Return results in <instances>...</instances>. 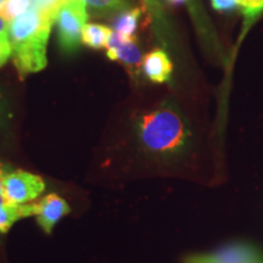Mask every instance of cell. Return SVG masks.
<instances>
[{
	"instance_id": "9c48e42d",
	"label": "cell",
	"mask_w": 263,
	"mask_h": 263,
	"mask_svg": "<svg viewBox=\"0 0 263 263\" xmlns=\"http://www.w3.org/2000/svg\"><path fill=\"white\" fill-rule=\"evenodd\" d=\"M37 203L16 205L6 201L0 205V234H6L16 222L22 218L35 216Z\"/></svg>"
},
{
	"instance_id": "4fadbf2b",
	"label": "cell",
	"mask_w": 263,
	"mask_h": 263,
	"mask_svg": "<svg viewBox=\"0 0 263 263\" xmlns=\"http://www.w3.org/2000/svg\"><path fill=\"white\" fill-rule=\"evenodd\" d=\"M85 5L104 12H122L130 9L128 0H81Z\"/></svg>"
},
{
	"instance_id": "7c38bea8",
	"label": "cell",
	"mask_w": 263,
	"mask_h": 263,
	"mask_svg": "<svg viewBox=\"0 0 263 263\" xmlns=\"http://www.w3.org/2000/svg\"><path fill=\"white\" fill-rule=\"evenodd\" d=\"M32 8L31 0H6L0 9V16L8 22L26 14Z\"/></svg>"
},
{
	"instance_id": "7402d4cb",
	"label": "cell",
	"mask_w": 263,
	"mask_h": 263,
	"mask_svg": "<svg viewBox=\"0 0 263 263\" xmlns=\"http://www.w3.org/2000/svg\"><path fill=\"white\" fill-rule=\"evenodd\" d=\"M5 2H6V0H0V9H2V6L4 5Z\"/></svg>"
},
{
	"instance_id": "2e32d148",
	"label": "cell",
	"mask_w": 263,
	"mask_h": 263,
	"mask_svg": "<svg viewBox=\"0 0 263 263\" xmlns=\"http://www.w3.org/2000/svg\"><path fill=\"white\" fill-rule=\"evenodd\" d=\"M12 57V48L8 31L0 33V67Z\"/></svg>"
},
{
	"instance_id": "9a60e30c",
	"label": "cell",
	"mask_w": 263,
	"mask_h": 263,
	"mask_svg": "<svg viewBox=\"0 0 263 263\" xmlns=\"http://www.w3.org/2000/svg\"><path fill=\"white\" fill-rule=\"evenodd\" d=\"M239 3L246 18H255L263 11V0H239Z\"/></svg>"
},
{
	"instance_id": "3957f363",
	"label": "cell",
	"mask_w": 263,
	"mask_h": 263,
	"mask_svg": "<svg viewBox=\"0 0 263 263\" xmlns=\"http://www.w3.org/2000/svg\"><path fill=\"white\" fill-rule=\"evenodd\" d=\"M87 20V5L81 0H68L59 11L55 20L58 41L65 52H73L80 48Z\"/></svg>"
},
{
	"instance_id": "277c9868",
	"label": "cell",
	"mask_w": 263,
	"mask_h": 263,
	"mask_svg": "<svg viewBox=\"0 0 263 263\" xmlns=\"http://www.w3.org/2000/svg\"><path fill=\"white\" fill-rule=\"evenodd\" d=\"M3 186L6 200L16 205L34 201L45 190V183L41 177L20 170L5 174Z\"/></svg>"
},
{
	"instance_id": "d6986e66",
	"label": "cell",
	"mask_w": 263,
	"mask_h": 263,
	"mask_svg": "<svg viewBox=\"0 0 263 263\" xmlns=\"http://www.w3.org/2000/svg\"><path fill=\"white\" fill-rule=\"evenodd\" d=\"M4 176H5V173L3 172L2 164H0V205L8 201L5 197V194H4V186H3V183H4Z\"/></svg>"
},
{
	"instance_id": "6da1fadb",
	"label": "cell",
	"mask_w": 263,
	"mask_h": 263,
	"mask_svg": "<svg viewBox=\"0 0 263 263\" xmlns=\"http://www.w3.org/2000/svg\"><path fill=\"white\" fill-rule=\"evenodd\" d=\"M54 22V18L42 14L33 6L26 14L9 22L11 58L21 78L42 71L47 66V47Z\"/></svg>"
},
{
	"instance_id": "30bf717a",
	"label": "cell",
	"mask_w": 263,
	"mask_h": 263,
	"mask_svg": "<svg viewBox=\"0 0 263 263\" xmlns=\"http://www.w3.org/2000/svg\"><path fill=\"white\" fill-rule=\"evenodd\" d=\"M141 14H143V10L140 8H132L120 12V15L114 21V31L126 38H136L134 33L139 25Z\"/></svg>"
},
{
	"instance_id": "e0dca14e",
	"label": "cell",
	"mask_w": 263,
	"mask_h": 263,
	"mask_svg": "<svg viewBox=\"0 0 263 263\" xmlns=\"http://www.w3.org/2000/svg\"><path fill=\"white\" fill-rule=\"evenodd\" d=\"M140 2L156 22H162V8L160 0H140Z\"/></svg>"
},
{
	"instance_id": "44dd1931",
	"label": "cell",
	"mask_w": 263,
	"mask_h": 263,
	"mask_svg": "<svg viewBox=\"0 0 263 263\" xmlns=\"http://www.w3.org/2000/svg\"><path fill=\"white\" fill-rule=\"evenodd\" d=\"M171 5H182L184 3H186L188 0H167Z\"/></svg>"
},
{
	"instance_id": "7a4b0ae2",
	"label": "cell",
	"mask_w": 263,
	"mask_h": 263,
	"mask_svg": "<svg viewBox=\"0 0 263 263\" xmlns=\"http://www.w3.org/2000/svg\"><path fill=\"white\" fill-rule=\"evenodd\" d=\"M136 132L141 147L160 157L178 155L189 141V129L177 108L163 105L144 114L137 121Z\"/></svg>"
},
{
	"instance_id": "52a82bcc",
	"label": "cell",
	"mask_w": 263,
	"mask_h": 263,
	"mask_svg": "<svg viewBox=\"0 0 263 263\" xmlns=\"http://www.w3.org/2000/svg\"><path fill=\"white\" fill-rule=\"evenodd\" d=\"M71 212L70 205L58 194H49L37 202L35 219L45 234H51L54 227Z\"/></svg>"
},
{
	"instance_id": "ba28073f",
	"label": "cell",
	"mask_w": 263,
	"mask_h": 263,
	"mask_svg": "<svg viewBox=\"0 0 263 263\" xmlns=\"http://www.w3.org/2000/svg\"><path fill=\"white\" fill-rule=\"evenodd\" d=\"M141 70L154 83H164L171 80L173 65L166 51L155 49L144 57Z\"/></svg>"
},
{
	"instance_id": "603a6c76",
	"label": "cell",
	"mask_w": 263,
	"mask_h": 263,
	"mask_svg": "<svg viewBox=\"0 0 263 263\" xmlns=\"http://www.w3.org/2000/svg\"><path fill=\"white\" fill-rule=\"evenodd\" d=\"M0 120H2V106H0Z\"/></svg>"
},
{
	"instance_id": "ac0fdd59",
	"label": "cell",
	"mask_w": 263,
	"mask_h": 263,
	"mask_svg": "<svg viewBox=\"0 0 263 263\" xmlns=\"http://www.w3.org/2000/svg\"><path fill=\"white\" fill-rule=\"evenodd\" d=\"M213 9L221 12L234 11L236 9H240L239 0H211Z\"/></svg>"
},
{
	"instance_id": "8fae6325",
	"label": "cell",
	"mask_w": 263,
	"mask_h": 263,
	"mask_svg": "<svg viewBox=\"0 0 263 263\" xmlns=\"http://www.w3.org/2000/svg\"><path fill=\"white\" fill-rule=\"evenodd\" d=\"M111 29L98 24H87L82 31V43L91 49L106 48Z\"/></svg>"
},
{
	"instance_id": "5b68a950",
	"label": "cell",
	"mask_w": 263,
	"mask_h": 263,
	"mask_svg": "<svg viewBox=\"0 0 263 263\" xmlns=\"http://www.w3.org/2000/svg\"><path fill=\"white\" fill-rule=\"evenodd\" d=\"M106 57L122 64L133 78L139 76L144 58L136 38H126L116 31H111L106 45Z\"/></svg>"
},
{
	"instance_id": "ffe728a7",
	"label": "cell",
	"mask_w": 263,
	"mask_h": 263,
	"mask_svg": "<svg viewBox=\"0 0 263 263\" xmlns=\"http://www.w3.org/2000/svg\"><path fill=\"white\" fill-rule=\"evenodd\" d=\"M8 27H9V22L0 16V33L8 31Z\"/></svg>"
},
{
	"instance_id": "8992f818",
	"label": "cell",
	"mask_w": 263,
	"mask_h": 263,
	"mask_svg": "<svg viewBox=\"0 0 263 263\" xmlns=\"http://www.w3.org/2000/svg\"><path fill=\"white\" fill-rule=\"evenodd\" d=\"M184 263H263V257L254 246L238 242L209 254L188 256Z\"/></svg>"
},
{
	"instance_id": "5bb4252c",
	"label": "cell",
	"mask_w": 263,
	"mask_h": 263,
	"mask_svg": "<svg viewBox=\"0 0 263 263\" xmlns=\"http://www.w3.org/2000/svg\"><path fill=\"white\" fill-rule=\"evenodd\" d=\"M32 6L37 9L39 12L57 20V16L68 0H31Z\"/></svg>"
}]
</instances>
